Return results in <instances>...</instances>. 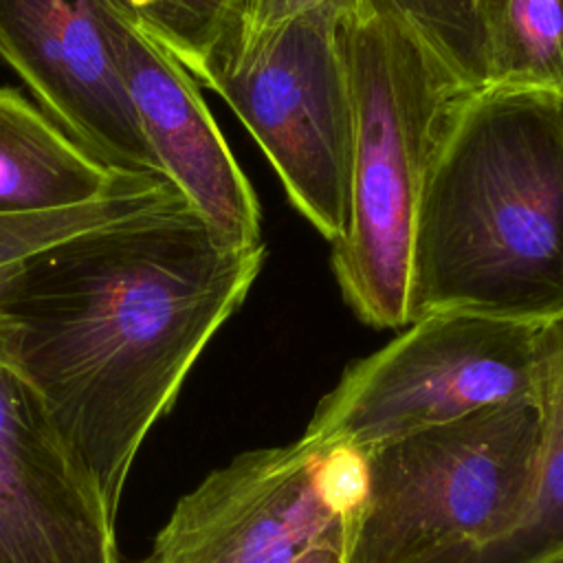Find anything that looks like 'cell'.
I'll return each instance as SVG.
<instances>
[{
  "label": "cell",
  "instance_id": "1",
  "mask_svg": "<svg viewBox=\"0 0 563 563\" xmlns=\"http://www.w3.org/2000/svg\"><path fill=\"white\" fill-rule=\"evenodd\" d=\"M262 262L264 244H229L178 198L0 273V354L42 396L112 517L145 433Z\"/></svg>",
  "mask_w": 563,
  "mask_h": 563
},
{
  "label": "cell",
  "instance_id": "2",
  "mask_svg": "<svg viewBox=\"0 0 563 563\" xmlns=\"http://www.w3.org/2000/svg\"><path fill=\"white\" fill-rule=\"evenodd\" d=\"M471 312L563 314V110L484 88L462 106L424 183L409 257V323Z\"/></svg>",
  "mask_w": 563,
  "mask_h": 563
},
{
  "label": "cell",
  "instance_id": "3",
  "mask_svg": "<svg viewBox=\"0 0 563 563\" xmlns=\"http://www.w3.org/2000/svg\"><path fill=\"white\" fill-rule=\"evenodd\" d=\"M352 103L350 213L332 271L350 308L374 328L407 319L416 213L466 88L387 7L358 0L339 24Z\"/></svg>",
  "mask_w": 563,
  "mask_h": 563
},
{
  "label": "cell",
  "instance_id": "4",
  "mask_svg": "<svg viewBox=\"0 0 563 563\" xmlns=\"http://www.w3.org/2000/svg\"><path fill=\"white\" fill-rule=\"evenodd\" d=\"M537 391L365 451L367 488L345 523V563H429L521 517L541 446Z\"/></svg>",
  "mask_w": 563,
  "mask_h": 563
},
{
  "label": "cell",
  "instance_id": "5",
  "mask_svg": "<svg viewBox=\"0 0 563 563\" xmlns=\"http://www.w3.org/2000/svg\"><path fill=\"white\" fill-rule=\"evenodd\" d=\"M354 7L319 4L257 33L216 59L200 84L231 106L290 202L330 244L350 213L352 103L339 24Z\"/></svg>",
  "mask_w": 563,
  "mask_h": 563
},
{
  "label": "cell",
  "instance_id": "6",
  "mask_svg": "<svg viewBox=\"0 0 563 563\" xmlns=\"http://www.w3.org/2000/svg\"><path fill=\"white\" fill-rule=\"evenodd\" d=\"M539 325L471 312L422 317L352 363L301 438L369 449L526 398L537 385Z\"/></svg>",
  "mask_w": 563,
  "mask_h": 563
},
{
  "label": "cell",
  "instance_id": "7",
  "mask_svg": "<svg viewBox=\"0 0 563 563\" xmlns=\"http://www.w3.org/2000/svg\"><path fill=\"white\" fill-rule=\"evenodd\" d=\"M325 455L303 438L240 453L176 504L145 563H292L350 519Z\"/></svg>",
  "mask_w": 563,
  "mask_h": 563
},
{
  "label": "cell",
  "instance_id": "8",
  "mask_svg": "<svg viewBox=\"0 0 563 563\" xmlns=\"http://www.w3.org/2000/svg\"><path fill=\"white\" fill-rule=\"evenodd\" d=\"M121 0H0V57L46 114L125 176H163L128 99L108 35Z\"/></svg>",
  "mask_w": 563,
  "mask_h": 563
},
{
  "label": "cell",
  "instance_id": "9",
  "mask_svg": "<svg viewBox=\"0 0 563 563\" xmlns=\"http://www.w3.org/2000/svg\"><path fill=\"white\" fill-rule=\"evenodd\" d=\"M112 528L95 477L0 354V563H117Z\"/></svg>",
  "mask_w": 563,
  "mask_h": 563
},
{
  "label": "cell",
  "instance_id": "10",
  "mask_svg": "<svg viewBox=\"0 0 563 563\" xmlns=\"http://www.w3.org/2000/svg\"><path fill=\"white\" fill-rule=\"evenodd\" d=\"M119 73L163 176L229 244L260 246V205L209 114L196 79L165 48L143 35L123 4L108 11Z\"/></svg>",
  "mask_w": 563,
  "mask_h": 563
},
{
  "label": "cell",
  "instance_id": "11",
  "mask_svg": "<svg viewBox=\"0 0 563 563\" xmlns=\"http://www.w3.org/2000/svg\"><path fill=\"white\" fill-rule=\"evenodd\" d=\"M125 178L97 161L18 90L0 86V213L99 200Z\"/></svg>",
  "mask_w": 563,
  "mask_h": 563
},
{
  "label": "cell",
  "instance_id": "12",
  "mask_svg": "<svg viewBox=\"0 0 563 563\" xmlns=\"http://www.w3.org/2000/svg\"><path fill=\"white\" fill-rule=\"evenodd\" d=\"M534 391L541 446L519 521L497 539L449 548L429 563H537L563 550V314L539 325Z\"/></svg>",
  "mask_w": 563,
  "mask_h": 563
},
{
  "label": "cell",
  "instance_id": "13",
  "mask_svg": "<svg viewBox=\"0 0 563 563\" xmlns=\"http://www.w3.org/2000/svg\"><path fill=\"white\" fill-rule=\"evenodd\" d=\"M486 88L563 99V0H475Z\"/></svg>",
  "mask_w": 563,
  "mask_h": 563
},
{
  "label": "cell",
  "instance_id": "14",
  "mask_svg": "<svg viewBox=\"0 0 563 563\" xmlns=\"http://www.w3.org/2000/svg\"><path fill=\"white\" fill-rule=\"evenodd\" d=\"M178 198L183 194L165 176H130L114 191L92 202L0 213V273L86 231L150 213Z\"/></svg>",
  "mask_w": 563,
  "mask_h": 563
},
{
  "label": "cell",
  "instance_id": "15",
  "mask_svg": "<svg viewBox=\"0 0 563 563\" xmlns=\"http://www.w3.org/2000/svg\"><path fill=\"white\" fill-rule=\"evenodd\" d=\"M125 18L200 86L231 0H121Z\"/></svg>",
  "mask_w": 563,
  "mask_h": 563
},
{
  "label": "cell",
  "instance_id": "16",
  "mask_svg": "<svg viewBox=\"0 0 563 563\" xmlns=\"http://www.w3.org/2000/svg\"><path fill=\"white\" fill-rule=\"evenodd\" d=\"M407 29L471 90L486 88L475 0H385Z\"/></svg>",
  "mask_w": 563,
  "mask_h": 563
},
{
  "label": "cell",
  "instance_id": "17",
  "mask_svg": "<svg viewBox=\"0 0 563 563\" xmlns=\"http://www.w3.org/2000/svg\"><path fill=\"white\" fill-rule=\"evenodd\" d=\"M328 2H336V4H345V7H354L358 0H231L220 37L213 46V53L207 62V68L224 57L227 53H231L233 48H238L240 44H244L246 40L255 37L257 33L271 31L319 4H328ZM205 68V73H207ZM205 79V75H202ZM200 79V84H202Z\"/></svg>",
  "mask_w": 563,
  "mask_h": 563
},
{
  "label": "cell",
  "instance_id": "18",
  "mask_svg": "<svg viewBox=\"0 0 563 563\" xmlns=\"http://www.w3.org/2000/svg\"><path fill=\"white\" fill-rule=\"evenodd\" d=\"M345 523L325 534L292 563H345Z\"/></svg>",
  "mask_w": 563,
  "mask_h": 563
},
{
  "label": "cell",
  "instance_id": "19",
  "mask_svg": "<svg viewBox=\"0 0 563 563\" xmlns=\"http://www.w3.org/2000/svg\"><path fill=\"white\" fill-rule=\"evenodd\" d=\"M537 563H563V550L554 552V554H550V556H545V559H541Z\"/></svg>",
  "mask_w": 563,
  "mask_h": 563
},
{
  "label": "cell",
  "instance_id": "20",
  "mask_svg": "<svg viewBox=\"0 0 563 563\" xmlns=\"http://www.w3.org/2000/svg\"><path fill=\"white\" fill-rule=\"evenodd\" d=\"M561 110H563V99H561Z\"/></svg>",
  "mask_w": 563,
  "mask_h": 563
}]
</instances>
